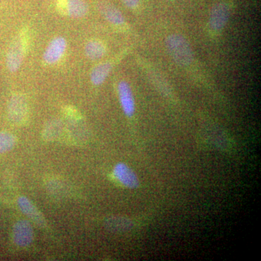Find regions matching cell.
I'll return each mask as SVG.
<instances>
[{"label":"cell","instance_id":"obj_1","mask_svg":"<svg viewBox=\"0 0 261 261\" xmlns=\"http://www.w3.org/2000/svg\"><path fill=\"white\" fill-rule=\"evenodd\" d=\"M166 47L173 61L181 66H187L193 61L194 55L191 45L181 34H173L166 39Z\"/></svg>","mask_w":261,"mask_h":261},{"label":"cell","instance_id":"obj_2","mask_svg":"<svg viewBox=\"0 0 261 261\" xmlns=\"http://www.w3.org/2000/svg\"><path fill=\"white\" fill-rule=\"evenodd\" d=\"M113 176L123 187L137 189L140 186V180L137 173L123 163H119L113 168Z\"/></svg>","mask_w":261,"mask_h":261},{"label":"cell","instance_id":"obj_3","mask_svg":"<svg viewBox=\"0 0 261 261\" xmlns=\"http://www.w3.org/2000/svg\"><path fill=\"white\" fill-rule=\"evenodd\" d=\"M230 8L226 3H217L213 7L209 15V25L214 31H221L228 23Z\"/></svg>","mask_w":261,"mask_h":261},{"label":"cell","instance_id":"obj_4","mask_svg":"<svg viewBox=\"0 0 261 261\" xmlns=\"http://www.w3.org/2000/svg\"><path fill=\"white\" fill-rule=\"evenodd\" d=\"M25 44L21 37H17L12 43L7 56V66L11 72H16L23 62Z\"/></svg>","mask_w":261,"mask_h":261},{"label":"cell","instance_id":"obj_5","mask_svg":"<svg viewBox=\"0 0 261 261\" xmlns=\"http://www.w3.org/2000/svg\"><path fill=\"white\" fill-rule=\"evenodd\" d=\"M13 241L19 247H27L34 240L32 224L27 220H20L15 223L13 230Z\"/></svg>","mask_w":261,"mask_h":261},{"label":"cell","instance_id":"obj_6","mask_svg":"<svg viewBox=\"0 0 261 261\" xmlns=\"http://www.w3.org/2000/svg\"><path fill=\"white\" fill-rule=\"evenodd\" d=\"M67 42L63 37L55 38L50 43L43 56V59L47 64L51 65L58 63L61 59L66 50Z\"/></svg>","mask_w":261,"mask_h":261},{"label":"cell","instance_id":"obj_7","mask_svg":"<svg viewBox=\"0 0 261 261\" xmlns=\"http://www.w3.org/2000/svg\"><path fill=\"white\" fill-rule=\"evenodd\" d=\"M118 92L123 113L126 116H133L135 113V101L129 84L122 81L118 84Z\"/></svg>","mask_w":261,"mask_h":261},{"label":"cell","instance_id":"obj_8","mask_svg":"<svg viewBox=\"0 0 261 261\" xmlns=\"http://www.w3.org/2000/svg\"><path fill=\"white\" fill-rule=\"evenodd\" d=\"M27 104L25 98L20 94L13 96L8 106V116L13 123H19L25 119Z\"/></svg>","mask_w":261,"mask_h":261},{"label":"cell","instance_id":"obj_9","mask_svg":"<svg viewBox=\"0 0 261 261\" xmlns=\"http://www.w3.org/2000/svg\"><path fill=\"white\" fill-rule=\"evenodd\" d=\"M60 9L73 18H80L88 13V5L84 0H60Z\"/></svg>","mask_w":261,"mask_h":261},{"label":"cell","instance_id":"obj_10","mask_svg":"<svg viewBox=\"0 0 261 261\" xmlns=\"http://www.w3.org/2000/svg\"><path fill=\"white\" fill-rule=\"evenodd\" d=\"M18 205L22 213L34 221L35 224L39 225L41 227H44L45 226V220L43 217L42 214L27 197L23 196L19 197Z\"/></svg>","mask_w":261,"mask_h":261},{"label":"cell","instance_id":"obj_11","mask_svg":"<svg viewBox=\"0 0 261 261\" xmlns=\"http://www.w3.org/2000/svg\"><path fill=\"white\" fill-rule=\"evenodd\" d=\"M98 9L110 23L116 25H122L125 23V18L121 11L113 5L108 3H100L98 5Z\"/></svg>","mask_w":261,"mask_h":261},{"label":"cell","instance_id":"obj_12","mask_svg":"<svg viewBox=\"0 0 261 261\" xmlns=\"http://www.w3.org/2000/svg\"><path fill=\"white\" fill-rule=\"evenodd\" d=\"M105 226L112 232H125L132 228L133 223L126 218L113 216L106 220Z\"/></svg>","mask_w":261,"mask_h":261},{"label":"cell","instance_id":"obj_13","mask_svg":"<svg viewBox=\"0 0 261 261\" xmlns=\"http://www.w3.org/2000/svg\"><path fill=\"white\" fill-rule=\"evenodd\" d=\"M112 69V64L110 63H102L98 65L92 70L90 79L92 83L96 86L101 85L106 80Z\"/></svg>","mask_w":261,"mask_h":261},{"label":"cell","instance_id":"obj_14","mask_svg":"<svg viewBox=\"0 0 261 261\" xmlns=\"http://www.w3.org/2000/svg\"><path fill=\"white\" fill-rule=\"evenodd\" d=\"M106 48L99 41H90L86 44L85 54L90 60H98L106 55Z\"/></svg>","mask_w":261,"mask_h":261},{"label":"cell","instance_id":"obj_15","mask_svg":"<svg viewBox=\"0 0 261 261\" xmlns=\"http://www.w3.org/2000/svg\"><path fill=\"white\" fill-rule=\"evenodd\" d=\"M62 130H63V123L61 120H51L44 128L43 135L46 140H53L61 135Z\"/></svg>","mask_w":261,"mask_h":261},{"label":"cell","instance_id":"obj_16","mask_svg":"<svg viewBox=\"0 0 261 261\" xmlns=\"http://www.w3.org/2000/svg\"><path fill=\"white\" fill-rule=\"evenodd\" d=\"M16 143L15 136L9 132H0V154L11 150Z\"/></svg>","mask_w":261,"mask_h":261},{"label":"cell","instance_id":"obj_17","mask_svg":"<svg viewBox=\"0 0 261 261\" xmlns=\"http://www.w3.org/2000/svg\"><path fill=\"white\" fill-rule=\"evenodd\" d=\"M126 7L130 9H135L140 5V0H122Z\"/></svg>","mask_w":261,"mask_h":261}]
</instances>
